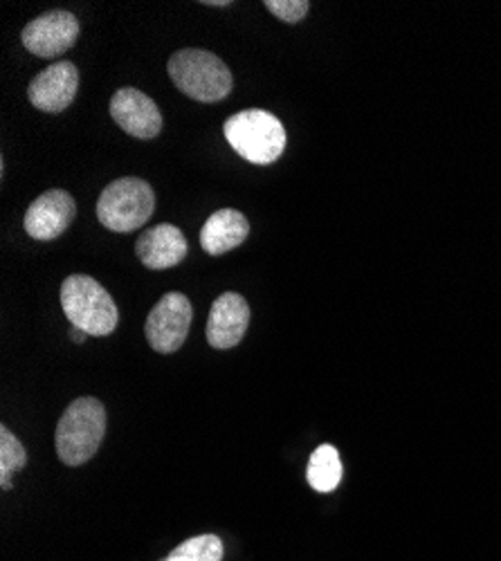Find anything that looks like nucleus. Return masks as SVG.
Returning <instances> with one entry per match:
<instances>
[{"mask_svg": "<svg viewBox=\"0 0 501 561\" xmlns=\"http://www.w3.org/2000/svg\"><path fill=\"white\" fill-rule=\"evenodd\" d=\"M61 306L68 321L86 335L106 337L117 329V306L93 276H68L61 286Z\"/></svg>", "mask_w": 501, "mask_h": 561, "instance_id": "f257e3e1", "label": "nucleus"}, {"mask_svg": "<svg viewBox=\"0 0 501 561\" xmlns=\"http://www.w3.org/2000/svg\"><path fill=\"white\" fill-rule=\"evenodd\" d=\"M225 139L230 147L252 164L277 162L286 149V128L267 111L250 108L232 115L223 126Z\"/></svg>", "mask_w": 501, "mask_h": 561, "instance_id": "f03ea898", "label": "nucleus"}, {"mask_svg": "<svg viewBox=\"0 0 501 561\" xmlns=\"http://www.w3.org/2000/svg\"><path fill=\"white\" fill-rule=\"evenodd\" d=\"M106 436V409L98 398H79L57 425V454L68 467L93 458Z\"/></svg>", "mask_w": 501, "mask_h": 561, "instance_id": "7ed1b4c3", "label": "nucleus"}, {"mask_svg": "<svg viewBox=\"0 0 501 561\" xmlns=\"http://www.w3.org/2000/svg\"><path fill=\"white\" fill-rule=\"evenodd\" d=\"M169 77L187 98L214 104L232 92V72L207 50H180L169 59Z\"/></svg>", "mask_w": 501, "mask_h": 561, "instance_id": "20e7f679", "label": "nucleus"}, {"mask_svg": "<svg viewBox=\"0 0 501 561\" xmlns=\"http://www.w3.org/2000/svg\"><path fill=\"white\" fill-rule=\"evenodd\" d=\"M156 209L151 184L140 178H119L111 182L98 201V218L111 231L140 229Z\"/></svg>", "mask_w": 501, "mask_h": 561, "instance_id": "39448f33", "label": "nucleus"}, {"mask_svg": "<svg viewBox=\"0 0 501 561\" xmlns=\"http://www.w3.org/2000/svg\"><path fill=\"white\" fill-rule=\"evenodd\" d=\"M194 319V308L182 293H167L149 312L145 333L156 353L171 355L182 348L190 325Z\"/></svg>", "mask_w": 501, "mask_h": 561, "instance_id": "423d86ee", "label": "nucleus"}, {"mask_svg": "<svg viewBox=\"0 0 501 561\" xmlns=\"http://www.w3.org/2000/svg\"><path fill=\"white\" fill-rule=\"evenodd\" d=\"M79 38V21L72 12L55 10L45 12L23 30V45L25 48L41 57V59H55L66 55Z\"/></svg>", "mask_w": 501, "mask_h": 561, "instance_id": "0eeeda50", "label": "nucleus"}, {"mask_svg": "<svg viewBox=\"0 0 501 561\" xmlns=\"http://www.w3.org/2000/svg\"><path fill=\"white\" fill-rule=\"evenodd\" d=\"M77 88H79L77 66L70 61H57L32 79L27 88V98L34 108L57 115V113H64L75 102Z\"/></svg>", "mask_w": 501, "mask_h": 561, "instance_id": "6e6552de", "label": "nucleus"}, {"mask_svg": "<svg viewBox=\"0 0 501 561\" xmlns=\"http://www.w3.org/2000/svg\"><path fill=\"white\" fill-rule=\"evenodd\" d=\"M75 216V198L64 190H50L27 207L23 225L34 241H55L70 227Z\"/></svg>", "mask_w": 501, "mask_h": 561, "instance_id": "1a4fd4ad", "label": "nucleus"}, {"mask_svg": "<svg viewBox=\"0 0 501 561\" xmlns=\"http://www.w3.org/2000/svg\"><path fill=\"white\" fill-rule=\"evenodd\" d=\"M111 117L115 124L138 139H153L162 130L158 104L138 88H122L111 100Z\"/></svg>", "mask_w": 501, "mask_h": 561, "instance_id": "9d476101", "label": "nucleus"}, {"mask_svg": "<svg viewBox=\"0 0 501 561\" xmlns=\"http://www.w3.org/2000/svg\"><path fill=\"white\" fill-rule=\"evenodd\" d=\"M250 325V306L239 293L220 295L207 319V342L212 348L230 351L241 344Z\"/></svg>", "mask_w": 501, "mask_h": 561, "instance_id": "9b49d317", "label": "nucleus"}, {"mask_svg": "<svg viewBox=\"0 0 501 561\" xmlns=\"http://www.w3.org/2000/svg\"><path fill=\"white\" fill-rule=\"evenodd\" d=\"M187 239L175 225H158L147 229L135 243V252L149 270H167L187 256Z\"/></svg>", "mask_w": 501, "mask_h": 561, "instance_id": "f8f14e48", "label": "nucleus"}, {"mask_svg": "<svg viewBox=\"0 0 501 561\" xmlns=\"http://www.w3.org/2000/svg\"><path fill=\"white\" fill-rule=\"evenodd\" d=\"M250 233L248 218L237 209H218L201 231V245L209 256H223L239 248Z\"/></svg>", "mask_w": 501, "mask_h": 561, "instance_id": "ddd939ff", "label": "nucleus"}, {"mask_svg": "<svg viewBox=\"0 0 501 561\" xmlns=\"http://www.w3.org/2000/svg\"><path fill=\"white\" fill-rule=\"evenodd\" d=\"M342 460H340V454L333 445H322L317 447L310 456V462H308V472H306V479H308V485L315 490V492H333L340 483H342Z\"/></svg>", "mask_w": 501, "mask_h": 561, "instance_id": "4468645a", "label": "nucleus"}, {"mask_svg": "<svg viewBox=\"0 0 501 561\" xmlns=\"http://www.w3.org/2000/svg\"><path fill=\"white\" fill-rule=\"evenodd\" d=\"M27 462V451L19 438L3 425L0 427V488H12V474L23 470Z\"/></svg>", "mask_w": 501, "mask_h": 561, "instance_id": "2eb2a0df", "label": "nucleus"}, {"mask_svg": "<svg viewBox=\"0 0 501 561\" xmlns=\"http://www.w3.org/2000/svg\"><path fill=\"white\" fill-rule=\"evenodd\" d=\"M171 554L187 557L192 561H220L223 559V541L216 535H203L182 541Z\"/></svg>", "mask_w": 501, "mask_h": 561, "instance_id": "dca6fc26", "label": "nucleus"}, {"mask_svg": "<svg viewBox=\"0 0 501 561\" xmlns=\"http://www.w3.org/2000/svg\"><path fill=\"white\" fill-rule=\"evenodd\" d=\"M265 8L270 14H275L280 21L295 25L306 19L310 3L308 0H265Z\"/></svg>", "mask_w": 501, "mask_h": 561, "instance_id": "f3484780", "label": "nucleus"}, {"mask_svg": "<svg viewBox=\"0 0 501 561\" xmlns=\"http://www.w3.org/2000/svg\"><path fill=\"white\" fill-rule=\"evenodd\" d=\"M203 5H207V8H230L232 3H230V0H203Z\"/></svg>", "mask_w": 501, "mask_h": 561, "instance_id": "a211bd4d", "label": "nucleus"}, {"mask_svg": "<svg viewBox=\"0 0 501 561\" xmlns=\"http://www.w3.org/2000/svg\"><path fill=\"white\" fill-rule=\"evenodd\" d=\"M70 335H72V340H75V342H77V344H81V342H86V337H88V335H86V333H83V331H79V329H72V333H70Z\"/></svg>", "mask_w": 501, "mask_h": 561, "instance_id": "6ab92c4d", "label": "nucleus"}, {"mask_svg": "<svg viewBox=\"0 0 501 561\" xmlns=\"http://www.w3.org/2000/svg\"><path fill=\"white\" fill-rule=\"evenodd\" d=\"M162 561H192V559H187V557H175V554H169L167 559H162Z\"/></svg>", "mask_w": 501, "mask_h": 561, "instance_id": "aec40b11", "label": "nucleus"}]
</instances>
